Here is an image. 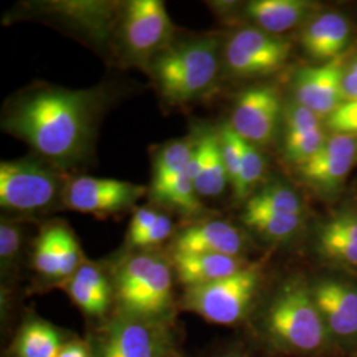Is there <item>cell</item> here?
<instances>
[{"label": "cell", "mask_w": 357, "mask_h": 357, "mask_svg": "<svg viewBox=\"0 0 357 357\" xmlns=\"http://www.w3.org/2000/svg\"><path fill=\"white\" fill-rule=\"evenodd\" d=\"M146 192V187L130 181L78 176L66 180L61 202L72 211L105 217L132 208Z\"/></svg>", "instance_id": "10"}, {"label": "cell", "mask_w": 357, "mask_h": 357, "mask_svg": "<svg viewBox=\"0 0 357 357\" xmlns=\"http://www.w3.org/2000/svg\"><path fill=\"white\" fill-rule=\"evenodd\" d=\"M326 139L327 138L323 132V128L315 130L312 132H308L301 137L284 138L286 155L291 162L301 166L319 153Z\"/></svg>", "instance_id": "33"}, {"label": "cell", "mask_w": 357, "mask_h": 357, "mask_svg": "<svg viewBox=\"0 0 357 357\" xmlns=\"http://www.w3.org/2000/svg\"><path fill=\"white\" fill-rule=\"evenodd\" d=\"M113 287L119 314L162 323L172 317V268L160 255L141 252L125 258Z\"/></svg>", "instance_id": "3"}, {"label": "cell", "mask_w": 357, "mask_h": 357, "mask_svg": "<svg viewBox=\"0 0 357 357\" xmlns=\"http://www.w3.org/2000/svg\"><path fill=\"white\" fill-rule=\"evenodd\" d=\"M344 60L337 57L319 66L302 69L295 77V101L314 113L331 115L342 103Z\"/></svg>", "instance_id": "12"}, {"label": "cell", "mask_w": 357, "mask_h": 357, "mask_svg": "<svg viewBox=\"0 0 357 357\" xmlns=\"http://www.w3.org/2000/svg\"><path fill=\"white\" fill-rule=\"evenodd\" d=\"M172 265L185 287L202 286L234 275L250 264L243 257L209 253H174Z\"/></svg>", "instance_id": "17"}, {"label": "cell", "mask_w": 357, "mask_h": 357, "mask_svg": "<svg viewBox=\"0 0 357 357\" xmlns=\"http://www.w3.org/2000/svg\"><path fill=\"white\" fill-rule=\"evenodd\" d=\"M265 171V160L258 147L245 141L243 146V162L240 168V175L233 190L237 199H245L249 196L255 184L261 180Z\"/></svg>", "instance_id": "27"}, {"label": "cell", "mask_w": 357, "mask_h": 357, "mask_svg": "<svg viewBox=\"0 0 357 357\" xmlns=\"http://www.w3.org/2000/svg\"><path fill=\"white\" fill-rule=\"evenodd\" d=\"M105 101L100 88L35 85L7 102L1 126L44 162L69 168L89 156Z\"/></svg>", "instance_id": "1"}, {"label": "cell", "mask_w": 357, "mask_h": 357, "mask_svg": "<svg viewBox=\"0 0 357 357\" xmlns=\"http://www.w3.org/2000/svg\"><path fill=\"white\" fill-rule=\"evenodd\" d=\"M311 294L327 331L342 339L356 336V287L344 282L327 280L319 282Z\"/></svg>", "instance_id": "14"}, {"label": "cell", "mask_w": 357, "mask_h": 357, "mask_svg": "<svg viewBox=\"0 0 357 357\" xmlns=\"http://www.w3.org/2000/svg\"><path fill=\"white\" fill-rule=\"evenodd\" d=\"M32 264L40 275L51 280H60L57 253H56L50 225H47L44 229L41 230L36 240Z\"/></svg>", "instance_id": "29"}, {"label": "cell", "mask_w": 357, "mask_h": 357, "mask_svg": "<svg viewBox=\"0 0 357 357\" xmlns=\"http://www.w3.org/2000/svg\"><path fill=\"white\" fill-rule=\"evenodd\" d=\"M199 197H217L229 183L221 151L220 131L205 128L193 142L188 163Z\"/></svg>", "instance_id": "13"}, {"label": "cell", "mask_w": 357, "mask_h": 357, "mask_svg": "<svg viewBox=\"0 0 357 357\" xmlns=\"http://www.w3.org/2000/svg\"><path fill=\"white\" fill-rule=\"evenodd\" d=\"M328 125L336 134H357V101L342 103L330 115Z\"/></svg>", "instance_id": "34"}, {"label": "cell", "mask_w": 357, "mask_h": 357, "mask_svg": "<svg viewBox=\"0 0 357 357\" xmlns=\"http://www.w3.org/2000/svg\"><path fill=\"white\" fill-rule=\"evenodd\" d=\"M156 86L172 105H184L205 96L220 69V41L202 36L168 47L151 61Z\"/></svg>", "instance_id": "2"}, {"label": "cell", "mask_w": 357, "mask_h": 357, "mask_svg": "<svg viewBox=\"0 0 357 357\" xmlns=\"http://www.w3.org/2000/svg\"><path fill=\"white\" fill-rule=\"evenodd\" d=\"M153 196L155 200L172 205L183 213H196L202 209L200 197L197 196L188 166Z\"/></svg>", "instance_id": "24"}, {"label": "cell", "mask_w": 357, "mask_h": 357, "mask_svg": "<svg viewBox=\"0 0 357 357\" xmlns=\"http://www.w3.org/2000/svg\"><path fill=\"white\" fill-rule=\"evenodd\" d=\"M52 237L57 253L59 270H60V281L73 275L85 259L81 252L79 243H77L75 234L64 224H52Z\"/></svg>", "instance_id": "26"}, {"label": "cell", "mask_w": 357, "mask_h": 357, "mask_svg": "<svg viewBox=\"0 0 357 357\" xmlns=\"http://www.w3.org/2000/svg\"><path fill=\"white\" fill-rule=\"evenodd\" d=\"M221 357H243V355L241 352L236 351V352H228V354H225V355H222Z\"/></svg>", "instance_id": "39"}, {"label": "cell", "mask_w": 357, "mask_h": 357, "mask_svg": "<svg viewBox=\"0 0 357 357\" xmlns=\"http://www.w3.org/2000/svg\"><path fill=\"white\" fill-rule=\"evenodd\" d=\"M220 138H221V151H222V158L228 172L229 183L231 187H234L240 175L245 141L231 128L229 123H225L220 130Z\"/></svg>", "instance_id": "31"}, {"label": "cell", "mask_w": 357, "mask_h": 357, "mask_svg": "<svg viewBox=\"0 0 357 357\" xmlns=\"http://www.w3.org/2000/svg\"><path fill=\"white\" fill-rule=\"evenodd\" d=\"M245 212L282 216H303L302 203L295 192L284 185H268L257 192L246 203Z\"/></svg>", "instance_id": "23"}, {"label": "cell", "mask_w": 357, "mask_h": 357, "mask_svg": "<svg viewBox=\"0 0 357 357\" xmlns=\"http://www.w3.org/2000/svg\"><path fill=\"white\" fill-rule=\"evenodd\" d=\"M283 121L286 126L284 138L301 137L321 128L319 115L296 101L284 109Z\"/></svg>", "instance_id": "32"}, {"label": "cell", "mask_w": 357, "mask_h": 357, "mask_svg": "<svg viewBox=\"0 0 357 357\" xmlns=\"http://www.w3.org/2000/svg\"><path fill=\"white\" fill-rule=\"evenodd\" d=\"M64 347L61 335L44 320H28L13 345V357H57Z\"/></svg>", "instance_id": "21"}, {"label": "cell", "mask_w": 357, "mask_h": 357, "mask_svg": "<svg viewBox=\"0 0 357 357\" xmlns=\"http://www.w3.org/2000/svg\"><path fill=\"white\" fill-rule=\"evenodd\" d=\"M310 8L311 3L303 0H255L245 13L259 29L280 35L299 24Z\"/></svg>", "instance_id": "19"}, {"label": "cell", "mask_w": 357, "mask_h": 357, "mask_svg": "<svg viewBox=\"0 0 357 357\" xmlns=\"http://www.w3.org/2000/svg\"><path fill=\"white\" fill-rule=\"evenodd\" d=\"M243 222L248 228L255 230L259 236L282 241L291 237L299 229L302 216H282L258 212H243Z\"/></svg>", "instance_id": "25"}, {"label": "cell", "mask_w": 357, "mask_h": 357, "mask_svg": "<svg viewBox=\"0 0 357 357\" xmlns=\"http://www.w3.org/2000/svg\"><path fill=\"white\" fill-rule=\"evenodd\" d=\"M245 240L234 225L205 220L181 230L174 240V253H209L241 257Z\"/></svg>", "instance_id": "15"}, {"label": "cell", "mask_w": 357, "mask_h": 357, "mask_svg": "<svg viewBox=\"0 0 357 357\" xmlns=\"http://www.w3.org/2000/svg\"><path fill=\"white\" fill-rule=\"evenodd\" d=\"M57 357H93V354L90 345L81 340H75L64 344Z\"/></svg>", "instance_id": "38"}, {"label": "cell", "mask_w": 357, "mask_h": 357, "mask_svg": "<svg viewBox=\"0 0 357 357\" xmlns=\"http://www.w3.org/2000/svg\"><path fill=\"white\" fill-rule=\"evenodd\" d=\"M64 178L47 162L33 159L0 163V205L17 213H35L63 199Z\"/></svg>", "instance_id": "5"}, {"label": "cell", "mask_w": 357, "mask_h": 357, "mask_svg": "<svg viewBox=\"0 0 357 357\" xmlns=\"http://www.w3.org/2000/svg\"><path fill=\"white\" fill-rule=\"evenodd\" d=\"M60 287L69 295V298L77 306L90 317H102L110 306L106 302H103L102 299L93 291L90 286L85 282L78 280L75 275L63 280L60 283Z\"/></svg>", "instance_id": "28"}, {"label": "cell", "mask_w": 357, "mask_h": 357, "mask_svg": "<svg viewBox=\"0 0 357 357\" xmlns=\"http://www.w3.org/2000/svg\"><path fill=\"white\" fill-rule=\"evenodd\" d=\"M319 250L328 258L357 266V215L332 217L319 230Z\"/></svg>", "instance_id": "20"}, {"label": "cell", "mask_w": 357, "mask_h": 357, "mask_svg": "<svg viewBox=\"0 0 357 357\" xmlns=\"http://www.w3.org/2000/svg\"><path fill=\"white\" fill-rule=\"evenodd\" d=\"M23 229L13 220L1 218L0 224V261L3 273L15 268L22 250Z\"/></svg>", "instance_id": "30"}, {"label": "cell", "mask_w": 357, "mask_h": 357, "mask_svg": "<svg viewBox=\"0 0 357 357\" xmlns=\"http://www.w3.org/2000/svg\"><path fill=\"white\" fill-rule=\"evenodd\" d=\"M349 24L342 15L323 13L306 26L302 44L312 59L328 63L342 57L349 41Z\"/></svg>", "instance_id": "18"}, {"label": "cell", "mask_w": 357, "mask_h": 357, "mask_svg": "<svg viewBox=\"0 0 357 357\" xmlns=\"http://www.w3.org/2000/svg\"><path fill=\"white\" fill-rule=\"evenodd\" d=\"M342 93L343 103L357 101V59L344 68Z\"/></svg>", "instance_id": "37"}, {"label": "cell", "mask_w": 357, "mask_h": 357, "mask_svg": "<svg viewBox=\"0 0 357 357\" xmlns=\"http://www.w3.org/2000/svg\"><path fill=\"white\" fill-rule=\"evenodd\" d=\"M282 116L278 91L271 86H252L237 97L229 125L243 141L259 146L274 138Z\"/></svg>", "instance_id": "11"}, {"label": "cell", "mask_w": 357, "mask_h": 357, "mask_svg": "<svg viewBox=\"0 0 357 357\" xmlns=\"http://www.w3.org/2000/svg\"><path fill=\"white\" fill-rule=\"evenodd\" d=\"M290 51L289 40L259 28H245L230 36L222 59L233 76H268L286 64Z\"/></svg>", "instance_id": "8"}, {"label": "cell", "mask_w": 357, "mask_h": 357, "mask_svg": "<svg viewBox=\"0 0 357 357\" xmlns=\"http://www.w3.org/2000/svg\"><path fill=\"white\" fill-rule=\"evenodd\" d=\"M262 324L274 344L294 352L319 349L328 333L312 294L296 282L283 286L273 298Z\"/></svg>", "instance_id": "4"}, {"label": "cell", "mask_w": 357, "mask_h": 357, "mask_svg": "<svg viewBox=\"0 0 357 357\" xmlns=\"http://www.w3.org/2000/svg\"><path fill=\"white\" fill-rule=\"evenodd\" d=\"M172 231H174V222H172L171 217L167 216L165 213H160V216L155 222L153 228L149 231H146L141 237L131 241L130 245L132 248L149 249V248H153V246L166 241L167 238L172 234Z\"/></svg>", "instance_id": "35"}, {"label": "cell", "mask_w": 357, "mask_h": 357, "mask_svg": "<svg viewBox=\"0 0 357 357\" xmlns=\"http://www.w3.org/2000/svg\"><path fill=\"white\" fill-rule=\"evenodd\" d=\"M93 357H166L174 347L168 323L119 314L97 333Z\"/></svg>", "instance_id": "7"}, {"label": "cell", "mask_w": 357, "mask_h": 357, "mask_svg": "<svg viewBox=\"0 0 357 357\" xmlns=\"http://www.w3.org/2000/svg\"><path fill=\"white\" fill-rule=\"evenodd\" d=\"M259 266L246 268L220 281L188 287L181 306L205 320L230 326L243 319L255 299L259 284Z\"/></svg>", "instance_id": "6"}, {"label": "cell", "mask_w": 357, "mask_h": 357, "mask_svg": "<svg viewBox=\"0 0 357 357\" xmlns=\"http://www.w3.org/2000/svg\"><path fill=\"white\" fill-rule=\"evenodd\" d=\"M356 153V141L351 135L335 134L327 138L312 159L301 165V172L315 185L335 188L348 175Z\"/></svg>", "instance_id": "16"}, {"label": "cell", "mask_w": 357, "mask_h": 357, "mask_svg": "<svg viewBox=\"0 0 357 357\" xmlns=\"http://www.w3.org/2000/svg\"><path fill=\"white\" fill-rule=\"evenodd\" d=\"M193 142L183 139L167 143L153 160L151 195L160 191L178 172L187 168L191 159Z\"/></svg>", "instance_id": "22"}, {"label": "cell", "mask_w": 357, "mask_h": 357, "mask_svg": "<svg viewBox=\"0 0 357 357\" xmlns=\"http://www.w3.org/2000/svg\"><path fill=\"white\" fill-rule=\"evenodd\" d=\"M122 45L134 61L151 64L168 48L174 24L160 0L130 1L122 19Z\"/></svg>", "instance_id": "9"}, {"label": "cell", "mask_w": 357, "mask_h": 357, "mask_svg": "<svg viewBox=\"0 0 357 357\" xmlns=\"http://www.w3.org/2000/svg\"><path fill=\"white\" fill-rule=\"evenodd\" d=\"M159 216H160V213L153 208H147V206L138 208L130 222L128 243L134 241L135 238L141 237L146 231L151 229L155 225V222L158 221Z\"/></svg>", "instance_id": "36"}]
</instances>
